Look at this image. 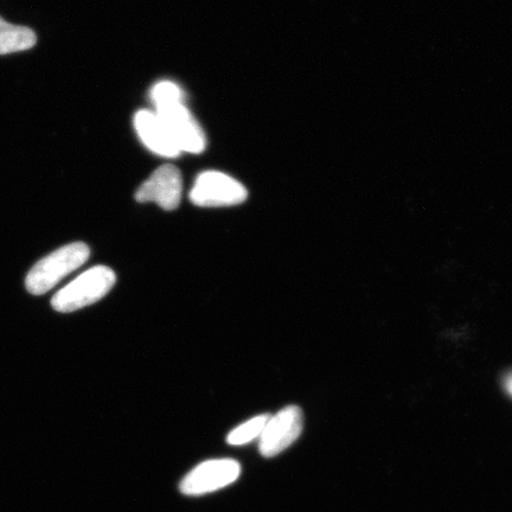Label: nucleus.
I'll return each instance as SVG.
<instances>
[{"instance_id":"obj_1","label":"nucleus","mask_w":512,"mask_h":512,"mask_svg":"<svg viewBox=\"0 0 512 512\" xmlns=\"http://www.w3.org/2000/svg\"><path fill=\"white\" fill-rule=\"evenodd\" d=\"M89 255L91 251L83 242L70 243L57 249L32 267L25 279L27 290L34 296H42L85 264Z\"/></svg>"},{"instance_id":"obj_2","label":"nucleus","mask_w":512,"mask_h":512,"mask_svg":"<svg viewBox=\"0 0 512 512\" xmlns=\"http://www.w3.org/2000/svg\"><path fill=\"white\" fill-rule=\"evenodd\" d=\"M117 281L115 273L107 266H95L79 275L72 283L57 292L51 305L54 310L68 313L99 302L110 292Z\"/></svg>"},{"instance_id":"obj_3","label":"nucleus","mask_w":512,"mask_h":512,"mask_svg":"<svg viewBox=\"0 0 512 512\" xmlns=\"http://www.w3.org/2000/svg\"><path fill=\"white\" fill-rule=\"evenodd\" d=\"M248 191L243 185L219 171H206L196 178L190 200L197 207H233L245 202Z\"/></svg>"},{"instance_id":"obj_4","label":"nucleus","mask_w":512,"mask_h":512,"mask_svg":"<svg viewBox=\"0 0 512 512\" xmlns=\"http://www.w3.org/2000/svg\"><path fill=\"white\" fill-rule=\"evenodd\" d=\"M304 416L302 409L288 406L270 416L259 438V451L262 456L272 458L290 447L303 432Z\"/></svg>"},{"instance_id":"obj_5","label":"nucleus","mask_w":512,"mask_h":512,"mask_svg":"<svg viewBox=\"0 0 512 512\" xmlns=\"http://www.w3.org/2000/svg\"><path fill=\"white\" fill-rule=\"evenodd\" d=\"M155 112L168 127L179 152L201 153L206 149V134L184 102L156 107Z\"/></svg>"},{"instance_id":"obj_6","label":"nucleus","mask_w":512,"mask_h":512,"mask_svg":"<svg viewBox=\"0 0 512 512\" xmlns=\"http://www.w3.org/2000/svg\"><path fill=\"white\" fill-rule=\"evenodd\" d=\"M241 466L234 459H213L204 462L182 480L184 495L201 496L210 494L235 482L240 477Z\"/></svg>"},{"instance_id":"obj_7","label":"nucleus","mask_w":512,"mask_h":512,"mask_svg":"<svg viewBox=\"0 0 512 512\" xmlns=\"http://www.w3.org/2000/svg\"><path fill=\"white\" fill-rule=\"evenodd\" d=\"M183 179L176 166L165 164L140 185L136 192L139 203H156L164 210H175L182 200Z\"/></svg>"},{"instance_id":"obj_8","label":"nucleus","mask_w":512,"mask_h":512,"mask_svg":"<svg viewBox=\"0 0 512 512\" xmlns=\"http://www.w3.org/2000/svg\"><path fill=\"white\" fill-rule=\"evenodd\" d=\"M134 127L140 140L151 152L165 158L179 156V150L168 127L155 111H139L134 117Z\"/></svg>"},{"instance_id":"obj_9","label":"nucleus","mask_w":512,"mask_h":512,"mask_svg":"<svg viewBox=\"0 0 512 512\" xmlns=\"http://www.w3.org/2000/svg\"><path fill=\"white\" fill-rule=\"evenodd\" d=\"M36 42L37 36L30 28L10 24L0 17V55L29 50Z\"/></svg>"},{"instance_id":"obj_10","label":"nucleus","mask_w":512,"mask_h":512,"mask_svg":"<svg viewBox=\"0 0 512 512\" xmlns=\"http://www.w3.org/2000/svg\"><path fill=\"white\" fill-rule=\"evenodd\" d=\"M270 416L271 415L268 414L254 416L253 419L246 421L245 424L234 428V430L228 434L227 443L232 446H241L252 443L255 439H259L262 432H264V428Z\"/></svg>"},{"instance_id":"obj_11","label":"nucleus","mask_w":512,"mask_h":512,"mask_svg":"<svg viewBox=\"0 0 512 512\" xmlns=\"http://www.w3.org/2000/svg\"><path fill=\"white\" fill-rule=\"evenodd\" d=\"M151 100L156 107L184 102L182 88L171 81H160L151 91Z\"/></svg>"},{"instance_id":"obj_12","label":"nucleus","mask_w":512,"mask_h":512,"mask_svg":"<svg viewBox=\"0 0 512 512\" xmlns=\"http://www.w3.org/2000/svg\"><path fill=\"white\" fill-rule=\"evenodd\" d=\"M507 388H508L509 392L512 394V375L509 377V379L507 381Z\"/></svg>"}]
</instances>
